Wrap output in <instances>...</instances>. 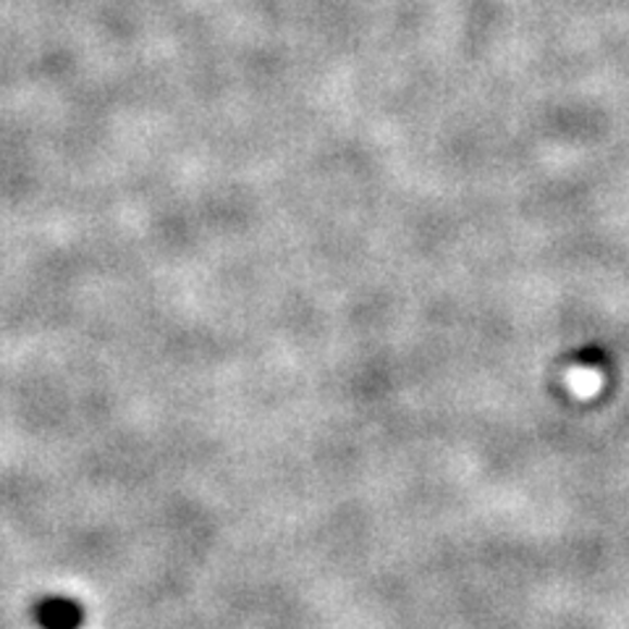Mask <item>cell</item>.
I'll list each match as a JSON object with an SVG mask.
<instances>
[{
    "mask_svg": "<svg viewBox=\"0 0 629 629\" xmlns=\"http://www.w3.org/2000/svg\"><path fill=\"white\" fill-rule=\"evenodd\" d=\"M35 619L40 629H79L85 625V608L74 599L53 595L37 603Z\"/></svg>",
    "mask_w": 629,
    "mask_h": 629,
    "instance_id": "cell-1",
    "label": "cell"
},
{
    "mask_svg": "<svg viewBox=\"0 0 629 629\" xmlns=\"http://www.w3.org/2000/svg\"><path fill=\"white\" fill-rule=\"evenodd\" d=\"M567 383L575 396H580V399H593L603 386V378H601V372L593 368H575V370H569Z\"/></svg>",
    "mask_w": 629,
    "mask_h": 629,
    "instance_id": "cell-2",
    "label": "cell"
}]
</instances>
